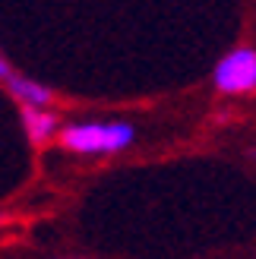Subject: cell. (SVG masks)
Wrapping results in <instances>:
<instances>
[{
    "label": "cell",
    "instance_id": "277c9868",
    "mask_svg": "<svg viewBox=\"0 0 256 259\" xmlns=\"http://www.w3.org/2000/svg\"><path fill=\"white\" fill-rule=\"evenodd\" d=\"M22 123H25V130H29L32 142H45V139L54 136V130H57V117H54V114L32 111V108H22Z\"/></svg>",
    "mask_w": 256,
    "mask_h": 259
},
{
    "label": "cell",
    "instance_id": "6da1fadb",
    "mask_svg": "<svg viewBox=\"0 0 256 259\" xmlns=\"http://www.w3.org/2000/svg\"><path fill=\"white\" fill-rule=\"evenodd\" d=\"M60 142L73 152H120L133 142L130 123H73L60 133Z\"/></svg>",
    "mask_w": 256,
    "mask_h": 259
},
{
    "label": "cell",
    "instance_id": "3957f363",
    "mask_svg": "<svg viewBox=\"0 0 256 259\" xmlns=\"http://www.w3.org/2000/svg\"><path fill=\"white\" fill-rule=\"evenodd\" d=\"M7 85H10V92L16 95L25 108H32V111H41V108H48L51 105V89L48 85H41V82H35V79H25V76H16L13 73L10 79H7Z\"/></svg>",
    "mask_w": 256,
    "mask_h": 259
},
{
    "label": "cell",
    "instance_id": "5b68a950",
    "mask_svg": "<svg viewBox=\"0 0 256 259\" xmlns=\"http://www.w3.org/2000/svg\"><path fill=\"white\" fill-rule=\"evenodd\" d=\"M10 76H13V70L7 67V63H4V60H0V79H4V82H7V79H10Z\"/></svg>",
    "mask_w": 256,
    "mask_h": 259
},
{
    "label": "cell",
    "instance_id": "7a4b0ae2",
    "mask_svg": "<svg viewBox=\"0 0 256 259\" xmlns=\"http://www.w3.org/2000/svg\"><path fill=\"white\" fill-rule=\"evenodd\" d=\"M215 85L222 92H253L256 89V51L253 48H234L231 54H225L215 67Z\"/></svg>",
    "mask_w": 256,
    "mask_h": 259
}]
</instances>
